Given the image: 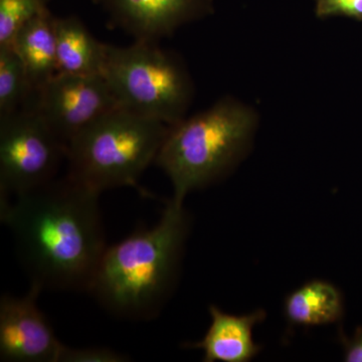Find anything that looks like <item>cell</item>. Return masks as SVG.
<instances>
[{
    "mask_svg": "<svg viewBox=\"0 0 362 362\" xmlns=\"http://www.w3.org/2000/svg\"><path fill=\"white\" fill-rule=\"evenodd\" d=\"M100 194L68 175L13 202L0 199L30 283L44 289L88 291L107 249Z\"/></svg>",
    "mask_w": 362,
    "mask_h": 362,
    "instance_id": "cell-1",
    "label": "cell"
},
{
    "mask_svg": "<svg viewBox=\"0 0 362 362\" xmlns=\"http://www.w3.org/2000/svg\"><path fill=\"white\" fill-rule=\"evenodd\" d=\"M187 233V211L169 201L157 225L107 247L88 292L114 315L156 316L175 284Z\"/></svg>",
    "mask_w": 362,
    "mask_h": 362,
    "instance_id": "cell-2",
    "label": "cell"
},
{
    "mask_svg": "<svg viewBox=\"0 0 362 362\" xmlns=\"http://www.w3.org/2000/svg\"><path fill=\"white\" fill-rule=\"evenodd\" d=\"M254 127V114L232 99L171 125L156 161L173 183L171 201L183 206L190 192L228 173L246 152Z\"/></svg>",
    "mask_w": 362,
    "mask_h": 362,
    "instance_id": "cell-3",
    "label": "cell"
},
{
    "mask_svg": "<svg viewBox=\"0 0 362 362\" xmlns=\"http://www.w3.org/2000/svg\"><path fill=\"white\" fill-rule=\"evenodd\" d=\"M170 126L118 107L66 145L69 177L101 194L131 187L156 163Z\"/></svg>",
    "mask_w": 362,
    "mask_h": 362,
    "instance_id": "cell-4",
    "label": "cell"
},
{
    "mask_svg": "<svg viewBox=\"0 0 362 362\" xmlns=\"http://www.w3.org/2000/svg\"><path fill=\"white\" fill-rule=\"evenodd\" d=\"M101 75L122 108L168 126L185 118L192 98L189 78L157 42L106 45Z\"/></svg>",
    "mask_w": 362,
    "mask_h": 362,
    "instance_id": "cell-5",
    "label": "cell"
},
{
    "mask_svg": "<svg viewBox=\"0 0 362 362\" xmlns=\"http://www.w3.org/2000/svg\"><path fill=\"white\" fill-rule=\"evenodd\" d=\"M66 156L65 143L33 109L0 116V199L54 180Z\"/></svg>",
    "mask_w": 362,
    "mask_h": 362,
    "instance_id": "cell-6",
    "label": "cell"
},
{
    "mask_svg": "<svg viewBox=\"0 0 362 362\" xmlns=\"http://www.w3.org/2000/svg\"><path fill=\"white\" fill-rule=\"evenodd\" d=\"M119 104L102 76L58 74L33 95V109L59 139L68 143Z\"/></svg>",
    "mask_w": 362,
    "mask_h": 362,
    "instance_id": "cell-7",
    "label": "cell"
},
{
    "mask_svg": "<svg viewBox=\"0 0 362 362\" xmlns=\"http://www.w3.org/2000/svg\"><path fill=\"white\" fill-rule=\"evenodd\" d=\"M44 288L30 283L23 297L0 300V358L13 362H59L65 344L59 342L37 299Z\"/></svg>",
    "mask_w": 362,
    "mask_h": 362,
    "instance_id": "cell-8",
    "label": "cell"
},
{
    "mask_svg": "<svg viewBox=\"0 0 362 362\" xmlns=\"http://www.w3.org/2000/svg\"><path fill=\"white\" fill-rule=\"evenodd\" d=\"M112 23L135 40L157 42L211 8V0H99Z\"/></svg>",
    "mask_w": 362,
    "mask_h": 362,
    "instance_id": "cell-9",
    "label": "cell"
},
{
    "mask_svg": "<svg viewBox=\"0 0 362 362\" xmlns=\"http://www.w3.org/2000/svg\"><path fill=\"white\" fill-rule=\"evenodd\" d=\"M209 310L211 322L206 335L199 341L187 343L185 349L202 350L206 362H247L261 351L252 339V329L266 318L265 311L233 315L216 305Z\"/></svg>",
    "mask_w": 362,
    "mask_h": 362,
    "instance_id": "cell-10",
    "label": "cell"
},
{
    "mask_svg": "<svg viewBox=\"0 0 362 362\" xmlns=\"http://www.w3.org/2000/svg\"><path fill=\"white\" fill-rule=\"evenodd\" d=\"M54 21L47 9L26 23L11 45L28 71L35 94L59 74Z\"/></svg>",
    "mask_w": 362,
    "mask_h": 362,
    "instance_id": "cell-11",
    "label": "cell"
},
{
    "mask_svg": "<svg viewBox=\"0 0 362 362\" xmlns=\"http://www.w3.org/2000/svg\"><path fill=\"white\" fill-rule=\"evenodd\" d=\"M59 74L102 76L106 44L99 42L77 18H56Z\"/></svg>",
    "mask_w": 362,
    "mask_h": 362,
    "instance_id": "cell-12",
    "label": "cell"
},
{
    "mask_svg": "<svg viewBox=\"0 0 362 362\" xmlns=\"http://www.w3.org/2000/svg\"><path fill=\"white\" fill-rule=\"evenodd\" d=\"M341 293L329 282L310 281L288 295L286 318L294 325L312 327L337 323L343 314Z\"/></svg>",
    "mask_w": 362,
    "mask_h": 362,
    "instance_id": "cell-13",
    "label": "cell"
},
{
    "mask_svg": "<svg viewBox=\"0 0 362 362\" xmlns=\"http://www.w3.org/2000/svg\"><path fill=\"white\" fill-rule=\"evenodd\" d=\"M35 90L23 62L11 45L0 47V116L25 109Z\"/></svg>",
    "mask_w": 362,
    "mask_h": 362,
    "instance_id": "cell-14",
    "label": "cell"
},
{
    "mask_svg": "<svg viewBox=\"0 0 362 362\" xmlns=\"http://www.w3.org/2000/svg\"><path fill=\"white\" fill-rule=\"evenodd\" d=\"M45 11L47 0H0V47L13 44L21 28Z\"/></svg>",
    "mask_w": 362,
    "mask_h": 362,
    "instance_id": "cell-15",
    "label": "cell"
},
{
    "mask_svg": "<svg viewBox=\"0 0 362 362\" xmlns=\"http://www.w3.org/2000/svg\"><path fill=\"white\" fill-rule=\"evenodd\" d=\"M126 357L106 347L74 349L64 346L59 362H123Z\"/></svg>",
    "mask_w": 362,
    "mask_h": 362,
    "instance_id": "cell-16",
    "label": "cell"
},
{
    "mask_svg": "<svg viewBox=\"0 0 362 362\" xmlns=\"http://www.w3.org/2000/svg\"><path fill=\"white\" fill-rule=\"evenodd\" d=\"M318 18L344 16L362 20V0H315Z\"/></svg>",
    "mask_w": 362,
    "mask_h": 362,
    "instance_id": "cell-17",
    "label": "cell"
},
{
    "mask_svg": "<svg viewBox=\"0 0 362 362\" xmlns=\"http://www.w3.org/2000/svg\"><path fill=\"white\" fill-rule=\"evenodd\" d=\"M344 361L347 362H362V331L347 344Z\"/></svg>",
    "mask_w": 362,
    "mask_h": 362,
    "instance_id": "cell-18",
    "label": "cell"
}]
</instances>
